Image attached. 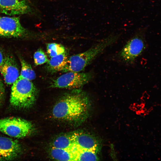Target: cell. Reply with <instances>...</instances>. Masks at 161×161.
Instances as JSON below:
<instances>
[{
	"label": "cell",
	"mask_w": 161,
	"mask_h": 161,
	"mask_svg": "<svg viewBox=\"0 0 161 161\" xmlns=\"http://www.w3.org/2000/svg\"><path fill=\"white\" fill-rule=\"evenodd\" d=\"M91 101L88 95L79 89L63 96L53 108V117L69 122H81L88 116Z\"/></svg>",
	"instance_id": "obj_1"
},
{
	"label": "cell",
	"mask_w": 161,
	"mask_h": 161,
	"mask_svg": "<svg viewBox=\"0 0 161 161\" xmlns=\"http://www.w3.org/2000/svg\"><path fill=\"white\" fill-rule=\"evenodd\" d=\"M120 36L119 34H110L86 51L68 58L66 65L62 71L64 72H80L83 70L107 47L116 42Z\"/></svg>",
	"instance_id": "obj_2"
},
{
	"label": "cell",
	"mask_w": 161,
	"mask_h": 161,
	"mask_svg": "<svg viewBox=\"0 0 161 161\" xmlns=\"http://www.w3.org/2000/svg\"><path fill=\"white\" fill-rule=\"evenodd\" d=\"M37 90L31 81L19 76L12 84L10 103L14 108L26 109L32 106L37 97Z\"/></svg>",
	"instance_id": "obj_3"
},
{
	"label": "cell",
	"mask_w": 161,
	"mask_h": 161,
	"mask_svg": "<svg viewBox=\"0 0 161 161\" xmlns=\"http://www.w3.org/2000/svg\"><path fill=\"white\" fill-rule=\"evenodd\" d=\"M145 30L143 28L137 30L119 52V58L123 62L126 63L134 62L145 49Z\"/></svg>",
	"instance_id": "obj_4"
},
{
	"label": "cell",
	"mask_w": 161,
	"mask_h": 161,
	"mask_svg": "<svg viewBox=\"0 0 161 161\" xmlns=\"http://www.w3.org/2000/svg\"><path fill=\"white\" fill-rule=\"evenodd\" d=\"M33 130L30 122L16 117L0 119V131L10 137L22 138L30 135Z\"/></svg>",
	"instance_id": "obj_5"
},
{
	"label": "cell",
	"mask_w": 161,
	"mask_h": 161,
	"mask_svg": "<svg viewBox=\"0 0 161 161\" xmlns=\"http://www.w3.org/2000/svg\"><path fill=\"white\" fill-rule=\"evenodd\" d=\"M53 80L50 87L72 89H80L93 78L92 72H66Z\"/></svg>",
	"instance_id": "obj_6"
},
{
	"label": "cell",
	"mask_w": 161,
	"mask_h": 161,
	"mask_svg": "<svg viewBox=\"0 0 161 161\" xmlns=\"http://www.w3.org/2000/svg\"><path fill=\"white\" fill-rule=\"evenodd\" d=\"M28 34L19 17L0 15V37L20 38Z\"/></svg>",
	"instance_id": "obj_7"
},
{
	"label": "cell",
	"mask_w": 161,
	"mask_h": 161,
	"mask_svg": "<svg viewBox=\"0 0 161 161\" xmlns=\"http://www.w3.org/2000/svg\"><path fill=\"white\" fill-rule=\"evenodd\" d=\"M22 152L17 140L0 135V161L13 160L18 158Z\"/></svg>",
	"instance_id": "obj_8"
},
{
	"label": "cell",
	"mask_w": 161,
	"mask_h": 161,
	"mask_svg": "<svg viewBox=\"0 0 161 161\" xmlns=\"http://www.w3.org/2000/svg\"><path fill=\"white\" fill-rule=\"evenodd\" d=\"M30 11L28 0H0V13L6 16H16Z\"/></svg>",
	"instance_id": "obj_9"
},
{
	"label": "cell",
	"mask_w": 161,
	"mask_h": 161,
	"mask_svg": "<svg viewBox=\"0 0 161 161\" xmlns=\"http://www.w3.org/2000/svg\"><path fill=\"white\" fill-rule=\"evenodd\" d=\"M73 135L76 148L94 151L100 153L102 145L100 139L97 136L82 132Z\"/></svg>",
	"instance_id": "obj_10"
},
{
	"label": "cell",
	"mask_w": 161,
	"mask_h": 161,
	"mask_svg": "<svg viewBox=\"0 0 161 161\" xmlns=\"http://www.w3.org/2000/svg\"><path fill=\"white\" fill-rule=\"evenodd\" d=\"M0 72L8 85L12 84L18 78L20 73L18 68L12 56L7 55L3 63L0 66Z\"/></svg>",
	"instance_id": "obj_11"
},
{
	"label": "cell",
	"mask_w": 161,
	"mask_h": 161,
	"mask_svg": "<svg viewBox=\"0 0 161 161\" xmlns=\"http://www.w3.org/2000/svg\"><path fill=\"white\" fill-rule=\"evenodd\" d=\"M68 58L66 52L61 54L51 57L47 63V70L52 72L63 71L66 65Z\"/></svg>",
	"instance_id": "obj_12"
},
{
	"label": "cell",
	"mask_w": 161,
	"mask_h": 161,
	"mask_svg": "<svg viewBox=\"0 0 161 161\" xmlns=\"http://www.w3.org/2000/svg\"><path fill=\"white\" fill-rule=\"evenodd\" d=\"M52 147L63 149H74L75 148L74 135L59 136L53 141Z\"/></svg>",
	"instance_id": "obj_13"
},
{
	"label": "cell",
	"mask_w": 161,
	"mask_h": 161,
	"mask_svg": "<svg viewBox=\"0 0 161 161\" xmlns=\"http://www.w3.org/2000/svg\"><path fill=\"white\" fill-rule=\"evenodd\" d=\"M50 155L54 159L59 161H75L74 149H65L52 147Z\"/></svg>",
	"instance_id": "obj_14"
},
{
	"label": "cell",
	"mask_w": 161,
	"mask_h": 161,
	"mask_svg": "<svg viewBox=\"0 0 161 161\" xmlns=\"http://www.w3.org/2000/svg\"><path fill=\"white\" fill-rule=\"evenodd\" d=\"M75 161H97L99 160V153L91 150L74 149Z\"/></svg>",
	"instance_id": "obj_15"
},
{
	"label": "cell",
	"mask_w": 161,
	"mask_h": 161,
	"mask_svg": "<svg viewBox=\"0 0 161 161\" xmlns=\"http://www.w3.org/2000/svg\"><path fill=\"white\" fill-rule=\"evenodd\" d=\"M20 61L21 70L20 76L30 81L35 79L36 75L31 65L21 58H20Z\"/></svg>",
	"instance_id": "obj_16"
},
{
	"label": "cell",
	"mask_w": 161,
	"mask_h": 161,
	"mask_svg": "<svg viewBox=\"0 0 161 161\" xmlns=\"http://www.w3.org/2000/svg\"><path fill=\"white\" fill-rule=\"evenodd\" d=\"M47 50L49 56L52 57L65 52L64 47L62 45L56 43L48 44L47 46Z\"/></svg>",
	"instance_id": "obj_17"
},
{
	"label": "cell",
	"mask_w": 161,
	"mask_h": 161,
	"mask_svg": "<svg viewBox=\"0 0 161 161\" xmlns=\"http://www.w3.org/2000/svg\"><path fill=\"white\" fill-rule=\"evenodd\" d=\"M33 58L35 64L36 66L47 63L49 60L47 55L41 49H38L34 53Z\"/></svg>",
	"instance_id": "obj_18"
},
{
	"label": "cell",
	"mask_w": 161,
	"mask_h": 161,
	"mask_svg": "<svg viewBox=\"0 0 161 161\" xmlns=\"http://www.w3.org/2000/svg\"><path fill=\"white\" fill-rule=\"evenodd\" d=\"M5 89L4 85L0 79V105L2 103L4 98Z\"/></svg>",
	"instance_id": "obj_19"
},
{
	"label": "cell",
	"mask_w": 161,
	"mask_h": 161,
	"mask_svg": "<svg viewBox=\"0 0 161 161\" xmlns=\"http://www.w3.org/2000/svg\"><path fill=\"white\" fill-rule=\"evenodd\" d=\"M7 55H5L4 51L0 47V66L4 62Z\"/></svg>",
	"instance_id": "obj_20"
}]
</instances>
